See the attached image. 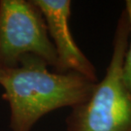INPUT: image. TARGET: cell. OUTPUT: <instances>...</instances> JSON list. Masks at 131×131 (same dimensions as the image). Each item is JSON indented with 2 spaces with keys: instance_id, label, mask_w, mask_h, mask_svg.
Listing matches in <instances>:
<instances>
[{
  "instance_id": "1",
  "label": "cell",
  "mask_w": 131,
  "mask_h": 131,
  "mask_svg": "<svg viewBox=\"0 0 131 131\" xmlns=\"http://www.w3.org/2000/svg\"><path fill=\"white\" fill-rule=\"evenodd\" d=\"M48 66L26 56L16 67L5 68L0 86L9 105L11 131H31L44 116L84 103L92 93L95 82L73 72H51Z\"/></svg>"
},
{
  "instance_id": "2",
  "label": "cell",
  "mask_w": 131,
  "mask_h": 131,
  "mask_svg": "<svg viewBox=\"0 0 131 131\" xmlns=\"http://www.w3.org/2000/svg\"><path fill=\"white\" fill-rule=\"evenodd\" d=\"M129 41V20L123 10L113 39L112 56L102 81L89 98L71 108L66 131H131V86L122 67Z\"/></svg>"
},
{
  "instance_id": "3",
  "label": "cell",
  "mask_w": 131,
  "mask_h": 131,
  "mask_svg": "<svg viewBox=\"0 0 131 131\" xmlns=\"http://www.w3.org/2000/svg\"><path fill=\"white\" fill-rule=\"evenodd\" d=\"M26 56L56 68V53L41 12L32 0L0 1V66L12 68Z\"/></svg>"
},
{
  "instance_id": "4",
  "label": "cell",
  "mask_w": 131,
  "mask_h": 131,
  "mask_svg": "<svg viewBox=\"0 0 131 131\" xmlns=\"http://www.w3.org/2000/svg\"><path fill=\"white\" fill-rule=\"evenodd\" d=\"M41 12L56 53V73H77L97 83V71L74 40L70 28V0H32Z\"/></svg>"
},
{
  "instance_id": "5",
  "label": "cell",
  "mask_w": 131,
  "mask_h": 131,
  "mask_svg": "<svg viewBox=\"0 0 131 131\" xmlns=\"http://www.w3.org/2000/svg\"><path fill=\"white\" fill-rule=\"evenodd\" d=\"M125 11L129 20V41L122 67V74L125 82L131 86V0H127L125 2Z\"/></svg>"
},
{
  "instance_id": "6",
  "label": "cell",
  "mask_w": 131,
  "mask_h": 131,
  "mask_svg": "<svg viewBox=\"0 0 131 131\" xmlns=\"http://www.w3.org/2000/svg\"><path fill=\"white\" fill-rule=\"evenodd\" d=\"M4 71H5V68H3V67H1V66H0V80L2 79V77H3Z\"/></svg>"
}]
</instances>
